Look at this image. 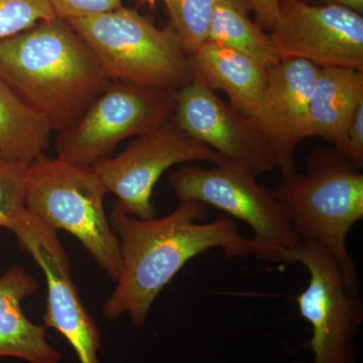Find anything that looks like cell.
<instances>
[{
	"label": "cell",
	"instance_id": "obj_1",
	"mask_svg": "<svg viewBox=\"0 0 363 363\" xmlns=\"http://www.w3.org/2000/svg\"><path fill=\"white\" fill-rule=\"evenodd\" d=\"M206 205L182 201L162 218L138 219L114 203L111 221L121 248L117 285L104 306V315L116 320L128 315L135 328L147 323L155 301L174 277L197 255L219 248L227 257L255 255L272 262L266 248L241 235L231 217L202 223Z\"/></svg>",
	"mask_w": 363,
	"mask_h": 363
},
{
	"label": "cell",
	"instance_id": "obj_2",
	"mask_svg": "<svg viewBox=\"0 0 363 363\" xmlns=\"http://www.w3.org/2000/svg\"><path fill=\"white\" fill-rule=\"evenodd\" d=\"M0 80L58 133L111 83L87 43L58 18L0 39Z\"/></svg>",
	"mask_w": 363,
	"mask_h": 363
},
{
	"label": "cell",
	"instance_id": "obj_3",
	"mask_svg": "<svg viewBox=\"0 0 363 363\" xmlns=\"http://www.w3.org/2000/svg\"><path fill=\"white\" fill-rule=\"evenodd\" d=\"M301 240L316 241L337 260L348 292L359 295V272L346 247L363 218V175L339 152H317L304 174L281 179L274 191Z\"/></svg>",
	"mask_w": 363,
	"mask_h": 363
},
{
	"label": "cell",
	"instance_id": "obj_4",
	"mask_svg": "<svg viewBox=\"0 0 363 363\" xmlns=\"http://www.w3.org/2000/svg\"><path fill=\"white\" fill-rule=\"evenodd\" d=\"M106 188L93 166L40 155L28 167L26 209L52 230L67 231L116 281L121 248L104 209Z\"/></svg>",
	"mask_w": 363,
	"mask_h": 363
},
{
	"label": "cell",
	"instance_id": "obj_5",
	"mask_svg": "<svg viewBox=\"0 0 363 363\" xmlns=\"http://www.w3.org/2000/svg\"><path fill=\"white\" fill-rule=\"evenodd\" d=\"M68 23L111 79L173 91L194 79L190 55L171 26L157 28L135 9L121 6Z\"/></svg>",
	"mask_w": 363,
	"mask_h": 363
},
{
	"label": "cell",
	"instance_id": "obj_6",
	"mask_svg": "<svg viewBox=\"0 0 363 363\" xmlns=\"http://www.w3.org/2000/svg\"><path fill=\"white\" fill-rule=\"evenodd\" d=\"M169 184L181 202L210 205L247 223L253 240L266 248L272 262H284V252L302 241L283 203L240 164L227 160L210 169L189 164L174 172Z\"/></svg>",
	"mask_w": 363,
	"mask_h": 363
},
{
	"label": "cell",
	"instance_id": "obj_7",
	"mask_svg": "<svg viewBox=\"0 0 363 363\" xmlns=\"http://www.w3.org/2000/svg\"><path fill=\"white\" fill-rule=\"evenodd\" d=\"M176 91L111 83L70 128L58 133L57 157L93 166L119 143L154 130L172 117Z\"/></svg>",
	"mask_w": 363,
	"mask_h": 363
},
{
	"label": "cell",
	"instance_id": "obj_8",
	"mask_svg": "<svg viewBox=\"0 0 363 363\" xmlns=\"http://www.w3.org/2000/svg\"><path fill=\"white\" fill-rule=\"evenodd\" d=\"M283 259L298 262L309 272L307 288L296 302L311 325L313 362L355 363V339L363 322L362 298L348 292L337 260L323 245L310 240L284 252Z\"/></svg>",
	"mask_w": 363,
	"mask_h": 363
},
{
	"label": "cell",
	"instance_id": "obj_9",
	"mask_svg": "<svg viewBox=\"0 0 363 363\" xmlns=\"http://www.w3.org/2000/svg\"><path fill=\"white\" fill-rule=\"evenodd\" d=\"M224 157L179 128L173 116L161 125L138 135L124 152L93 164L107 192L118 206L138 219L156 217L152 192L172 167L189 162L218 164Z\"/></svg>",
	"mask_w": 363,
	"mask_h": 363
},
{
	"label": "cell",
	"instance_id": "obj_10",
	"mask_svg": "<svg viewBox=\"0 0 363 363\" xmlns=\"http://www.w3.org/2000/svg\"><path fill=\"white\" fill-rule=\"evenodd\" d=\"M9 230L16 235L21 252L28 253L45 274V327H51L65 337L80 363H100V330L72 279L70 262L58 233L38 220L26 209L11 224Z\"/></svg>",
	"mask_w": 363,
	"mask_h": 363
},
{
	"label": "cell",
	"instance_id": "obj_11",
	"mask_svg": "<svg viewBox=\"0 0 363 363\" xmlns=\"http://www.w3.org/2000/svg\"><path fill=\"white\" fill-rule=\"evenodd\" d=\"M279 7L271 38L281 60L363 71L362 14L338 4L312 6L302 0H279Z\"/></svg>",
	"mask_w": 363,
	"mask_h": 363
},
{
	"label": "cell",
	"instance_id": "obj_12",
	"mask_svg": "<svg viewBox=\"0 0 363 363\" xmlns=\"http://www.w3.org/2000/svg\"><path fill=\"white\" fill-rule=\"evenodd\" d=\"M173 118L188 135L255 177L277 168L274 150L255 119L226 104L199 79L176 91Z\"/></svg>",
	"mask_w": 363,
	"mask_h": 363
},
{
	"label": "cell",
	"instance_id": "obj_13",
	"mask_svg": "<svg viewBox=\"0 0 363 363\" xmlns=\"http://www.w3.org/2000/svg\"><path fill=\"white\" fill-rule=\"evenodd\" d=\"M320 67L302 59L281 60L267 70L255 123L277 157L283 178L296 172L295 150L305 140L308 111Z\"/></svg>",
	"mask_w": 363,
	"mask_h": 363
},
{
	"label": "cell",
	"instance_id": "obj_14",
	"mask_svg": "<svg viewBox=\"0 0 363 363\" xmlns=\"http://www.w3.org/2000/svg\"><path fill=\"white\" fill-rule=\"evenodd\" d=\"M39 290L37 279L13 266L0 276V358L30 363H59L61 354L48 341L45 327L33 323L21 308L23 298Z\"/></svg>",
	"mask_w": 363,
	"mask_h": 363
},
{
	"label": "cell",
	"instance_id": "obj_15",
	"mask_svg": "<svg viewBox=\"0 0 363 363\" xmlns=\"http://www.w3.org/2000/svg\"><path fill=\"white\" fill-rule=\"evenodd\" d=\"M189 55L194 78L210 89L223 91L234 108L253 118L269 69L242 52L214 43L205 42Z\"/></svg>",
	"mask_w": 363,
	"mask_h": 363
},
{
	"label": "cell",
	"instance_id": "obj_16",
	"mask_svg": "<svg viewBox=\"0 0 363 363\" xmlns=\"http://www.w3.org/2000/svg\"><path fill=\"white\" fill-rule=\"evenodd\" d=\"M363 104V71L320 68L308 111L306 138H322L346 157L348 128Z\"/></svg>",
	"mask_w": 363,
	"mask_h": 363
},
{
	"label": "cell",
	"instance_id": "obj_17",
	"mask_svg": "<svg viewBox=\"0 0 363 363\" xmlns=\"http://www.w3.org/2000/svg\"><path fill=\"white\" fill-rule=\"evenodd\" d=\"M52 133L45 119L0 80V157L30 167L49 147Z\"/></svg>",
	"mask_w": 363,
	"mask_h": 363
},
{
	"label": "cell",
	"instance_id": "obj_18",
	"mask_svg": "<svg viewBox=\"0 0 363 363\" xmlns=\"http://www.w3.org/2000/svg\"><path fill=\"white\" fill-rule=\"evenodd\" d=\"M206 42L224 45L247 55L269 69L281 62L271 38L248 18L241 0H219L211 20Z\"/></svg>",
	"mask_w": 363,
	"mask_h": 363
},
{
	"label": "cell",
	"instance_id": "obj_19",
	"mask_svg": "<svg viewBox=\"0 0 363 363\" xmlns=\"http://www.w3.org/2000/svg\"><path fill=\"white\" fill-rule=\"evenodd\" d=\"M219 0H164L171 28L190 54L204 44L215 6Z\"/></svg>",
	"mask_w": 363,
	"mask_h": 363
},
{
	"label": "cell",
	"instance_id": "obj_20",
	"mask_svg": "<svg viewBox=\"0 0 363 363\" xmlns=\"http://www.w3.org/2000/svg\"><path fill=\"white\" fill-rule=\"evenodd\" d=\"M28 169L0 157V227L9 229L26 211Z\"/></svg>",
	"mask_w": 363,
	"mask_h": 363
},
{
	"label": "cell",
	"instance_id": "obj_21",
	"mask_svg": "<svg viewBox=\"0 0 363 363\" xmlns=\"http://www.w3.org/2000/svg\"><path fill=\"white\" fill-rule=\"evenodd\" d=\"M56 18L48 0H0V39Z\"/></svg>",
	"mask_w": 363,
	"mask_h": 363
},
{
	"label": "cell",
	"instance_id": "obj_22",
	"mask_svg": "<svg viewBox=\"0 0 363 363\" xmlns=\"http://www.w3.org/2000/svg\"><path fill=\"white\" fill-rule=\"evenodd\" d=\"M56 18L76 20L116 11L123 6V0H48Z\"/></svg>",
	"mask_w": 363,
	"mask_h": 363
},
{
	"label": "cell",
	"instance_id": "obj_23",
	"mask_svg": "<svg viewBox=\"0 0 363 363\" xmlns=\"http://www.w3.org/2000/svg\"><path fill=\"white\" fill-rule=\"evenodd\" d=\"M346 157L358 169L363 167V104L359 105L348 128Z\"/></svg>",
	"mask_w": 363,
	"mask_h": 363
},
{
	"label": "cell",
	"instance_id": "obj_24",
	"mask_svg": "<svg viewBox=\"0 0 363 363\" xmlns=\"http://www.w3.org/2000/svg\"><path fill=\"white\" fill-rule=\"evenodd\" d=\"M248 6L257 13L260 26L272 28L278 23L281 16L279 0H247Z\"/></svg>",
	"mask_w": 363,
	"mask_h": 363
},
{
	"label": "cell",
	"instance_id": "obj_25",
	"mask_svg": "<svg viewBox=\"0 0 363 363\" xmlns=\"http://www.w3.org/2000/svg\"><path fill=\"white\" fill-rule=\"evenodd\" d=\"M327 1L328 4L347 7L360 14L363 11V0H327Z\"/></svg>",
	"mask_w": 363,
	"mask_h": 363
},
{
	"label": "cell",
	"instance_id": "obj_26",
	"mask_svg": "<svg viewBox=\"0 0 363 363\" xmlns=\"http://www.w3.org/2000/svg\"><path fill=\"white\" fill-rule=\"evenodd\" d=\"M143 1L149 2L150 4H155L157 1H159V0H143ZM162 1H164V0H162Z\"/></svg>",
	"mask_w": 363,
	"mask_h": 363
}]
</instances>
